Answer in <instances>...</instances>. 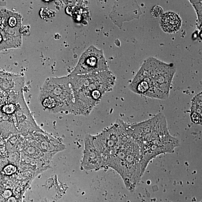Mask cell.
Listing matches in <instances>:
<instances>
[{
  "label": "cell",
  "mask_w": 202,
  "mask_h": 202,
  "mask_svg": "<svg viewBox=\"0 0 202 202\" xmlns=\"http://www.w3.org/2000/svg\"><path fill=\"white\" fill-rule=\"evenodd\" d=\"M126 129L140 149L144 173L152 159L161 154L174 152L180 145L179 139L170 133L166 118L162 113L137 124H127Z\"/></svg>",
  "instance_id": "1"
},
{
  "label": "cell",
  "mask_w": 202,
  "mask_h": 202,
  "mask_svg": "<svg viewBox=\"0 0 202 202\" xmlns=\"http://www.w3.org/2000/svg\"><path fill=\"white\" fill-rule=\"evenodd\" d=\"M74 109L79 115H89L107 92L113 89L116 77L109 70L97 73L71 75Z\"/></svg>",
  "instance_id": "2"
},
{
  "label": "cell",
  "mask_w": 202,
  "mask_h": 202,
  "mask_svg": "<svg viewBox=\"0 0 202 202\" xmlns=\"http://www.w3.org/2000/svg\"><path fill=\"white\" fill-rule=\"evenodd\" d=\"M125 128L121 133L117 147L108 159L106 167L117 172L122 178L126 188L133 191L144 173L140 149Z\"/></svg>",
  "instance_id": "3"
},
{
  "label": "cell",
  "mask_w": 202,
  "mask_h": 202,
  "mask_svg": "<svg viewBox=\"0 0 202 202\" xmlns=\"http://www.w3.org/2000/svg\"><path fill=\"white\" fill-rule=\"evenodd\" d=\"M175 72L171 65L150 59L144 62L136 75L149 88L151 98L164 100L169 97Z\"/></svg>",
  "instance_id": "4"
},
{
  "label": "cell",
  "mask_w": 202,
  "mask_h": 202,
  "mask_svg": "<svg viewBox=\"0 0 202 202\" xmlns=\"http://www.w3.org/2000/svg\"><path fill=\"white\" fill-rule=\"evenodd\" d=\"M40 91L51 96L60 104L64 113L72 114L74 96L69 75L46 79Z\"/></svg>",
  "instance_id": "5"
},
{
  "label": "cell",
  "mask_w": 202,
  "mask_h": 202,
  "mask_svg": "<svg viewBox=\"0 0 202 202\" xmlns=\"http://www.w3.org/2000/svg\"><path fill=\"white\" fill-rule=\"evenodd\" d=\"M124 121L117 119L110 127L98 134L92 135L93 144L102 156L106 167V163L114 152L118 143L119 137L123 128Z\"/></svg>",
  "instance_id": "6"
},
{
  "label": "cell",
  "mask_w": 202,
  "mask_h": 202,
  "mask_svg": "<svg viewBox=\"0 0 202 202\" xmlns=\"http://www.w3.org/2000/svg\"><path fill=\"white\" fill-rule=\"evenodd\" d=\"M103 50L92 45L82 53L71 75H84L108 70Z\"/></svg>",
  "instance_id": "7"
},
{
  "label": "cell",
  "mask_w": 202,
  "mask_h": 202,
  "mask_svg": "<svg viewBox=\"0 0 202 202\" xmlns=\"http://www.w3.org/2000/svg\"><path fill=\"white\" fill-rule=\"evenodd\" d=\"M16 109L14 114L15 125L18 133L23 136L43 131L37 124L25 101L23 92L16 102Z\"/></svg>",
  "instance_id": "8"
},
{
  "label": "cell",
  "mask_w": 202,
  "mask_h": 202,
  "mask_svg": "<svg viewBox=\"0 0 202 202\" xmlns=\"http://www.w3.org/2000/svg\"><path fill=\"white\" fill-rule=\"evenodd\" d=\"M80 167L84 170H97L105 168L101 154L94 145L92 135L87 134L84 139L83 157Z\"/></svg>",
  "instance_id": "9"
},
{
  "label": "cell",
  "mask_w": 202,
  "mask_h": 202,
  "mask_svg": "<svg viewBox=\"0 0 202 202\" xmlns=\"http://www.w3.org/2000/svg\"><path fill=\"white\" fill-rule=\"evenodd\" d=\"M28 136L44 154L53 157L65 149V146L58 140L44 131L37 132Z\"/></svg>",
  "instance_id": "10"
},
{
  "label": "cell",
  "mask_w": 202,
  "mask_h": 202,
  "mask_svg": "<svg viewBox=\"0 0 202 202\" xmlns=\"http://www.w3.org/2000/svg\"><path fill=\"white\" fill-rule=\"evenodd\" d=\"M22 17L19 13L3 9L0 10V28L15 36H22Z\"/></svg>",
  "instance_id": "11"
},
{
  "label": "cell",
  "mask_w": 202,
  "mask_h": 202,
  "mask_svg": "<svg viewBox=\"0 0 202 202\" xmlns=\"http://www.w3.org/2000/svg\"><path fill=\"white\" fill-rule=\"evenodd\" d=\"M25 85L23 76L0 70V88L7 95L21 93Z\"/></svg>",
  "instance_id": "12"
},
{
  "label": "cell",
  "mask_w": 202,
  "mask_h": 202,
  "mask_svg": "<svg viewBox=\"0 0 202 202\" xmlns=\"http://www.w3.org/2000/svg\"><path fill=\"white\" fill-rule=\"evenodd\" d=\"M0 134L5 140L19 134L15 123L14 115L3 112L0 109Z\"/></svg>",
  "instance_id": "13"
},
{
  "label": "cell",
  "mask_w": 202,
  "mask_h": 202,
  "mask_svg": "<svg viewBox=\"0 0 202 202\" xmlns=\"http://www.w3.org/2000/svg\"><path fill=\"white\" fill-rule=\"evenodd\" d=\"M181 25V20L177 13L167 12L163 14L161 18V26L163 31L172 33L179 30Z\"/></svg>",
  "instance_id": "14"
},
{
  "label": "cell",
  "mask_w": 202,
  "mask_h": 202,
  "mask_svg": "<svg viewBox=\"0 0 202 202\" xmlns=\"http://www.w3.org/2000/svg\"><path fill=\"white\" fill-rule=\"evenodd\" d=\"M22 43V36H12L0 28V52L19 48Z\"/></svg>",
  "instance_id": "15"
},
{
  "label": "cell",
  "mask_w": 202,
  "mask_h": 202,
  "mask_svg": "<svg viewBox=\"0 0 202 202\" xmlns=\"http://www.w3.org/2000/svg\"><path fill=\"white\" fill-rule=\"evenodd\" d=\"M190 113L202 114V92L197 94L192 99Z\"/></svg>",
  "instance_id": "16"
},
{
  "label": "cell",
  "mask_w": 202,
  "mask_h": 202,
  "mask_svg": "<svg viewBox=\"0 0 202 202\" xmlns=\"http://www.w3.org/2000/svg\"><path fill=\"white\" fill-rule=\"evenodd\" d=\"M190 117L192 122L193 123L202 124V114L196 113H190Z\"/></svg>",
  "instance_id": "17"
},
{
  "label": "cell",
  "mask_w": 202,
  "mask_h": 202,
  "mask_svg": "<svg viewBox=\"0 0 202 202\" xmlns=\"http://www.w3.org/2000/svg\"><path fill=\"white\" fill-rule=\"evenodd\" d=\"M7 101V94L0 88V108Z\"/></svg>",
  "instance_id": "18"
},
{
  "label": "cell",
  "mask_w": 202,
  "mask_h": 202,
  "mask_svg": "<svg viewBox=\"0 0 202 202\" xmlns=\"http://www.w3.org/2000/svg\"><path fill=\"white\" fill-rule=\"evenodd\" d=\"M163 12L162 8L158 6L155 7L152 10V14L155 17H159L162 16Z\"/></svg>",
  "instance_id": "19"
},
{
  "label": "cell",
  "mask_w": 202,
  "mask_h": 202,
  "mask_svg": "<svg viewBox=\"0 0 202 202\" xmlns=\"http://www.w3.org/2000/svg\"><path fill=\"white\" fill-rule=\"evenodd\" d=\"M171 202V201H169V202Z\"/></svg>",
  "instance_id": "20"
}]
</instances>
